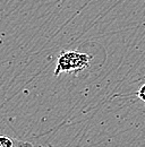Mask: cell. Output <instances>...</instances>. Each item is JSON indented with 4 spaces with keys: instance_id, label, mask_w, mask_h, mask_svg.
I'll return each instance as SVG.
<instances>
[{
    "instance_id": "1",
    "label": "cell",
    "mask_w": 145,
    "mask_h": 147,
    "mask_svg": "<svg viewBox=\"0 0 145 147\" xmlns=\"http://www.w3.org/2000/svg\"><path fill=\"white\" fill-rule=\"evenodd\" d=\"M92 55L81 53L78 51H62L58 55L54 76L62 73H76L82 71L90 67Z\"/></svg>"
},
{
    "instance_id": "2",
    "label": "cell",
    "mask_w": 145,
    "mask_h": 147,
    "mask_svg": "<svg viewBox=\"0 0 145 147\" xmlns=\"http://www.w3.org/2000/svg\"><path fill=\"white\" fill-rule=\"evenodd\" d=\"M15 145V142L8 136H0V147H12Z\"/></svg>"
},
{
    "instance_id": "3",
    "label": "cell",
    "mask_w": 145,
    "mask_h": 147,
    "mask_svg": "<svg viewBox=\"0 0 145 147\" xmlns=\"http://www.w3.org/2000/svg\"><path fill=\"white\" fill-rule=\"evenodd\" d=\"M137 96H138L143 102H145V84L140 88V91L137 93Z\"/></svg>"
}]
</instances>
